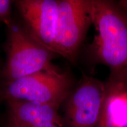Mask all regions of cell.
I'll return each mask as SVG.
<instances>
[{
	"label": "cell",
	"mask_w": 127,
	"mask_h": 127,
	"mask_svg": "<svg viewBox=\"0 0 127 127\" xmlns=\"http://www.w3.org/2000/svg\"><path fill=\"white\" fill-rule=\"evenodd\" d=\"M105 84L83 75L64 102L63 127H96L104 101Z\"/></svg>",
	"instance_id": "obj_5"
},
{
	"label": "cell",
	"mask_w": 127,
	"mask_h": 127,
	"mask_svg": "<svg viewBox=\"0 0 127 127\" xmlns=\"http://www.w3.org/2000/svg\"><path fill=\"white\" fill-rule=\"evenodd\" d=\"M66 72H40L5 82L1 92L6 101H28L61 106L72 91Z\"/></svg>",
	"instance_id": "obj_3"
},
{
	"label": "cell",
	"mask_w": 127,
	"mask_h": 127,
	"mask_svg": "<svg viewBox=\"0 0 127 127\" xmlns=\"http://www.w3.org/2000/svg\"><path fill=\"white\" fill-rule=\"evenodd\" d=\"M12 3V1L9 0H0V21L5 23L11 19Z\"/></svg>",
	"instance_id": "obj_9"
},
{
	"label": "cell",
	"mask_w": 127,
	"mask_h": 127,
	"mask_svg": "<svg viewBox=\"0 0 127 127\" xmlns=\"http://www.w3.org/2000/svg\"><path fill=\"white\" fill-rule=\"evenodd\" d=\"M96 127H127V84L108 77Z\"/></svg>",
	"instance_id": "obj_8"
},
{
	"label": "cell",
	"mask_w": 127,
	"mask_h": 127,
	"mask_svg": "<svg viewBox=\"0 0 127 127\" xmlns=\"http://www.w3.org/2000/svg\"><path fill=\"white\" fill-rule=\"evenodd\" d=\"M91 2L96 34L88 54L95 63L109 68V77L127 84V1Z\"/></svg>",
	"instance_id": "obj_1"
},
{
	"label": "cell",
	"mask_w": 127,
	"mask_h": 127,
	"mask_svg": "<svg viewBox=\"0 0 127 127\" xmlns=\"http://www.w3.org/2000/svg\"><path fill=\"white\" fill-rule=\"evenodd\" d=\"M92 24L91 0H59L55 54L75 63Z\"/></svg>",
	"instance_id": "obj_4"
},
{
	"label": "cell",
	"mask_w": 127,
	"mask_h": 127,
	"mask_svg": "<svg viewBox=\"0 0 127 127\" xmlns=\"http://www.w3.org/2000/svg\"><path fill=\"white\" fill-rule=\"evenodd\" d=\"M9 117L19 127H63L60 105L28 101H7Z\"/></svg>",
	"instance_id": "obj_7"
},
{
	"label": "cell",
	"mask_w": 127,
	"mask_h": 127,
	"mask_svg": "<svg viewBox=\"0 0 127 127\" xmlns=\"http://www.w3.org/2000/svg\"><path fill=\"white\" fill-rule=\"evenodd\" d=\"M6 127H19L16 124L14 123V121L12 120L9 117L8 121Z\"/></svg>",
	"instance_id": "obj_10"
},
{
	"label": "cell",
	"mask_w": 127,
	"mask_h": 127,
	"mask_svg": "<svg viewBox=\"0 0 127 127\" xmlns=\"http://www.w3.org/2000/svg\"><path fill=\"white\" fill-rule=\"evenodd\" d=\"M58 2L59 0H19L15 2L28 34L55 54Z\"/></svg>",
	"instance_id": "obj_6"
},
{
	"label": "cell",
	"mask_w": 127,
	"mask_h": 127,
	"mask_svg": "<svg viewBox=\"0 0 127 127\" xmlns=\"http://www.w3.org/2000/svg\"><path fill=\"white\" fill-rule=\"evenodd\" d=\"M4 23L7 28V61L2 71L5 82L43 71L61 72L52 63L56 54L34 40L11 18Z\"/></svg>",
	"instance_id": "obj_2"
}]
</instances>
